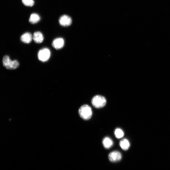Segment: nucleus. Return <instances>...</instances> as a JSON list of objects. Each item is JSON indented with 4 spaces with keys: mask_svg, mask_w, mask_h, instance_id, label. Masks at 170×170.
I'll list each match as a JSON object with an SVG mask.
<instances>
[{
    "mask_svg": "<svg viewBox=\"0 0 170 170\" xmlns=\"http://www.w3.org/2000/svg\"><path fill=\"white\" fill-rule=\"evenodd\" d=\"M122 158V155L120 152L114 151L109 153L108 156L109 160L112 162H117L119 161Z\"/></svg>",
    "mask_w": 170,
    "mask_h": 170,
    "instance_id": "obj_6",
    "label": "nucleus"
},
{
    "mask_svg": "<svg viewBox=\"0 0 170 170\" xmlns=\"http://www.w3.org/2000/svg\"><path fill=\"white\" fill-rule=\"evenodd\" d=\"M40 16L37 14L33 13L31 15L29 22L32 24H35L38 22L40 20Z\"/></svg>",
    "mask_w": 170,
    "mask_h": 170,
    "instance_id": "obj_12",
    "label": "nucleus"
},
{
    "mask_svg": "<svg viewBox=\"0 0 170 170\" xmlns=\"http://www.w3.org/2000/svg\"><path fill=\"white\" fill-rule=\"evenodd\" d=\"M115 135L117 139H120L122 138L124 135V133L123 131L120 128H117L115 132Z\"/></svg>",
    "mask_w": 170,
    "mask_h": 170,
    "instance_id": "obj_13",
    "label": "nucleus"
},
{
    "mask_svg": "<svg viewBox=\"0 0 170 170\" xmlns=\"http://www.w3.org/2000/svg\"><path fill=\"white\" fill-rule=\"evenodd\" d=\"M22 2L24 5L27 6L32 7L35 4L34 0H22Z\"/></svg>",
    "mask_w": 170,
    "mask_h": 170,
    "instance_id": "obj_14",
    "label": "nucleus"
},
{
    "mask_svg": "<svg viewBox=\"0 0 170 170\" xmlns=\"http://www.w3.org/2000/svg\"><path fill=\"white\" fill-rule=\"evenodd\" d=\"M119 145L121 148L125 151L127 150L130 146V143L126 139L121 140L120 142Z\"/></svg>",
    "mask_w": 170,
    "mask_h": 170,
    "instance_id": "obj_11",
    "label": "nucleus"
},
{
    "mask_svg": "<svg viewBox=\"0 0 170 170\" xmlns=\"http://www.w3.org/2000/svg\"><path fill=\"white\" fill-rule=\"evenodd\" d=\"M38 56L40 61L43 62H46L50 58V51L48 48H43L39 51Z\"/></svg>",
    "mask_w": 170,
    "mask_h": 170,
    "instance_id": "obj_4",
    "label": "nucleus"
},
{
    "mask_svg": "<svg viewBox=\"0 0 170 170\" xmlns=\"http://www.w3.org/2000/svg\"><path fill=\"white\" fill-rule=\"evenodd\" d=\"M33 39L36 43H41L43 42L44 37L41 32L38 31L34 33Z\"/></svg>",
    "mask_w": 170,
    "mask_h": 170,
    "instance_id": "obj_9",
    "label": "nucleus"
},
{
    "mask_svg": "<svg viewBox=\"0 0 170 170\" xmlns=\"http://www.w3.org/2000/svg\"><path fill=\"white\" fill-rule=\"evenodd\" d=\"M64 45V40L62 38H59L55 39L52 42V45L56 50L61 49Z\"/></svg>",
    "mask_w": 170,
    "mask_h": 170,
    "instance_id": "obj_7",
    "label": "nucleus"
},
{
    "mask_svg": "<svg viewBox=\"0 0 170 170\" xmlns=\"http://www.w3.org/2000/svg\"><path fill=\"white\" fill-rule=\"evenodd\" d=\"M102 143L105 148L108 149L112 146L113 142L110 137H106L104 138L102 141Z\"/></svg>",
    "mask_w": 170,
    "mask_h": 170,
    "instance_id": "obj_10",
    "label": "nucleus"
},
{
    "mask_svg": "<svg viewBox=\"0 0 170 170\" xmlns=\"http://www.w3.org/2000/svg\"><path fill=\"white\" fill-rule=\"evenodd\" d=\"M33 39V35L29 33H26L23 34L21 37V41L26 44L31 43Z\"/></svg>",
    "mask_w": 170,
    "mask_h": 170,
    "instance_id": "obj_8",
    "label": "nucleus"
},
{
    "mask_svg": "<svg viewBox=\"0 0 170 170\" xmlns=\"http://www.w3.org/2000/svg\"><path fill=\"white\" fill-rule=\"evenodd\" d=\"M79 115L84 120L90 119L92 116V111L91 107L87 105H84L79 108Z\"/></svg>",
    "mask_w": 170,
    "mask_h": 170,
    "instance_id": "obj_1",
    "label": "nucleus"
},
{
    "mask_svg": "<svg viewBox=\"0 0 170 170\" xmlns=\"http://www.w3.org/2000/svg\"><path fill=\"white\" fill-rule=\"evenodd\" d=\"M2 63L3 66L8 69H15L19 66V63L17 61H12L9 57L8 55H5L4 57Z\"/></svg>",
    "mask_w": 170,
    "mask_h": 170,
    "instance_id": "obj_2",
    "label": "nucleus"
},
{
    "mask_svg": "<svg viewBox=\"0 0 170 170\" xmlns=\"http://www.w3.org/2000/svg\"><path fill=\"white\" fill-rule=\"evenodd\" d=\"M59 22L61 26L68 27L71 25L72 19L69 16L67 15H63L60 18Z\"/></svg>",
    "mask_w": 170,
    "mask_h": 170,
    "instance_id": "obj_5",
    "label": "nucleus"
},
{
    "mask_svg": "<svg viewBox=\"0 0 170 170\" xmlns=\"http://www.w3.org/2000/svg\"><path fill=\"white\" fill-rule=\"evenodd\" d=\"M94 107L96 108H100L104 107L107 103V100L104 97L100 95L94 96L92 100Z\"/></svg>",
    "mask_w": 170,
    "mask_h": 170,
    "instance_id": "obj_3",
    "label": "nucleus"
}]
</instances>
